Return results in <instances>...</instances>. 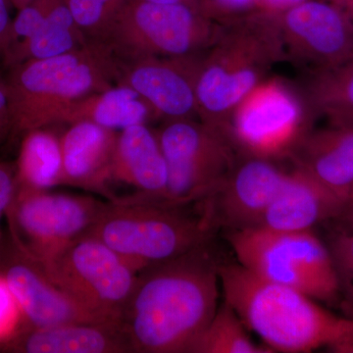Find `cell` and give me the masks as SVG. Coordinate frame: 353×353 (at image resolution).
I'll return each instance as SVG.
<instances>
[{"label": "cell", "mask_w": 353, "mask_h": 353, "mask_svg": "<svg viewBox=\"0 0 353 353\" xmlns=\"http://www.w3.org/2000/svg\"><path fill=\"white\" fill-rule=\"evenodd\" d=\"M206 248L139 271L118 323L132 352L190 353L219 307V264Z\"/></svg>", "instance_id": "1"}, {"label": "cell", "mask_w": 353, "mask_h": 353, "mask_svg": "<svg viewBox=\"0 0 353 353\" xmlns=\"http://www.w3.org/2000/svg\"><path fill=\"white\" fill-rule=\"evenodd\" d=\"M119 79L120 60L99 41L58 57L13 65L6 82L11 132L23 134L66 123L81 102L113 87Z\"/></svg>", "instance_id": "2"}, {"label": "cell", "mask_w": 353, "mask_h": 353, "mask_svg": "<svg viewBox=\"0 0 353 353\" xmlns=\"http://www.w3.org/2000/svg\"><path fill=\"white\" fill-rule=\"evenodd\" d=\"M225 303L272 352L307 353L327 348L350 324L321 303L271 282L240 263L219 265Z\"/></svg>", "instance_id": "3"}, {"label": "cell", "mask_w": 353, "mask_h": 353, "mask_svg": "<svg viewBox=\"0 0 353 353\" xmlns=\"http://www.w3.org/2000/svg\"><path fill=\"white\" fill-rule=\"evenodd\" d=\"M165 202H105L85 233L105 243L137 270L162 263L208 243L216 224L205 203L201 215ZM83 234V236H85Z\"/></svg>", "instance_id": "4"}, {"label": "cell", "mask_w": 353, "mask_h": 353, "mask_svg": "<svg viewBox=\"0 0 353 353\" xmlns=\"http://www.w3.org/2000/svg\"><path fill=\"white\" fill-rule=\"evenodd\" d=\"M275 26L267 16L252 17L216 37L212 51L197 64L196 112L203 124L219 129L226 115L256 87L277 54Z\"/></svg>", "instance_id": "5"}, {"label": "cell", "mask_w": 353, "mask_h": 353, "mask_svg": "<svg viewBox=\"0 0 353 353\" xmlns=\"http://www.w3.org/2000/svg\"><path fill=\"white\" fill-rule=\"evenodd\" d=\"M228 241L239 263L260 277L299 290L320 303L340 301L331 250L312 230L250 228L230 231Z\"/></svg>", "instance_id": "6"}, {"label": "cell", "mask_w": 353, "mask_h": 353, "mask_svg": "<svg viewBox=\"0 0 353 353\" xmlns=\"http://www.w3.org/2000/svg\"><path fill=\"white\" fill-rule=\"evenodd\" d=\"M210 19L196 6L128 0L104 34L118 59L190 58L216 39Z\"/></svg>", "instance_id": "7"}, {"label": "cell", "mask_w": 353, "mask_h": 353, "mask_svg": "<svg viewBox=\"0 0 353 353\" xmlns=\"http://www.w3.org/2000/svg\"><path fill=\"white\" fill-rule=\"evenodd\" d=\"M39 265L60 289L104 321L117 325L139 273L112 248L87 234Z\"/></svg>", "instance_id": "8"}, {"label": "cell", "mask_w": 353, "mask_h": 353, "mask_svg": "<svg viewBox=\"0 0 353 353\" xmlns=\"http://www.w3.org/2000/svg\"><path fill=\"white\" fill-rule=\"evenodd\" d=\"M168 168L165 203L189 205L215 196L233 171L221 130L189 119L172 120L157 136Z\"/></svg>", "instance_id": "9"}, {"label": "cell", "mask_w": 353, "mask_h": 353, "mask_svg": "<svg viewBox=\"0 0 353 353\" xmlns=\"http://www.w3.org/2000/svg\"><path fill=\"white\" fill-rule=\"evenodd\" d=\"M105 202L50 190H16L7 211L9 236L43 264L87 233Z\"/></svg>", "instance_id": "10"}, {"label": "cell", "mask_w": 353, "mask_h": 353, "mask_svg": "<svg viewBox=\"0 0 353 353\" xmlns=\"http://www.w3.org/2000/svg\"><path fill=\"white\" fill-rule=\"evenodd\" d=\"M241 103L233 134L252 157L268 159L294 152L309 134L301 108L280 85L252 90Z\"/></svg>", "instance_id": "11"}, {"label": "cell", "mask_w": 353, "mask_h": 353, "mask_svg": "<svg viewBox=\"0 0 353 353\" xmlns=\"http://www.w3.org/2000/svg\"><path fill=\"white\" fill-rule=\"evenodd\" d=\"M0 274L19 304L26 326L44 328L71 323H108L55 285L41 265L23 252L9 234L0 255Z\"/></svg>", "instance_id": "12"}, {"label": "cell", "mask_w": 353, "mask_h": 353, "mask_svg": "<svg viewBox=\"0 0 353 353\" xmlns=\"http://www.w3.org/2000/svg\"><path fill=\"white\" fill-rule=\"evenodd\" d=\"M281 30L303 59L323 71L353 54V22L340 6L304 0L285 10Z\"/></svg>", "instance_id": "13"}, {"label": "cell", "mask_w": 353, "mask_h": 353, "mask_svg": "<svg viewBox=\"0 0 353 353\" xmlns=\"http://www.w3.org/2000/svg\"><path fill=\"white\" fill-rule=\"evenodd\" d=\"M190 58L146 57L120 62L119 83L146 101L152 111L172 120L196 112L197 63Z\"/></svg>", "instance_id": "14"}, {"label": "cell", "mask_w": 353, "mask_h": 353, "mask_svg": "<svg viewBox=\"0 0 353 353\" xmlns=\"http://www.w3.org/2000/svg\"><path fill=\"white\" fill-rule=\"evenodd\" d=\"M287 176L268 159L252 157L208 199L215 223L220 220L230 231L259 227Z\"/></svg>", "instance_id": "15"}, {"label": "cell", "mask_w": 353, "mask_h": 353, "mask_svg": "<svg viewBox=\"0 0 353 353\" xmlns=\"http://www.w3.org/2000/svg\"><path fill=\"white\" fill-rule=\"evenodd\" d=\"M134 189V194L117 201L164 202L168 168L157 134L145 124L120 131L114 150L111 183Z\"/></svg>", "instance_id": "16"}, {"label": "cell", "mask_w": 353, "mask_h": 353, "mask_svg": "<svg viewBox=\"0 0 353 353\" xmlns=\"http://www.w3.org/2000/svg\"><path fill=\"white\" fill-rule=\"evenodd\" d=\"M118 134L90 122L71 123L60 137L63 185L79 188L113 201L111 167Z\"/></svg>", "instance_id": "17"}, {"label": "cell", "mask_w": 353, "mask_h": 353, "mask_svg": "<svg viewBox=\"0 0 353 353\" xmlns=\"http://www.w3.org/2000/svg\"><path fill=\"white\" fill-rule=\"evenodd\" d=\"M345 203L312 176L296 168L288 174L259 227L283 232L312 230L324 221L338 219Z\"/></svg>", "instance_id": "18"}, {"label": "cell", "mask_w": 353, "mask_h": 353, "mask_svg": "<svg viewBox=\"0 0 353 353\" xmlns=\"http://www.w3.org/2000/svg\"><path fill=\"white\" fill-rule=\"evenodd\" d=\"M13 353L132 352L119 325L110 323H71L34 328L25 326L0 347Z\"/></svg>", "instance_id": "19"}, {"label": "cell", "mask_w": 353, "mask_h": 353, "mask_svg": "<svg viewBox=\"0 0 353 353\" xmlns=\"http://www.w3.org/2000/svg\"><path fill=\"white\" fill-rule=\"evenodd\" d=\"M294 152L297 169L348 201L353 188V129L334 125L308 134Z\"/></svg>", "instance_id": "20"}, {"label": "cell", "mask_w": 353, "mask_h": 353, "mask_svg": "<svg viewBox=\"0 0 353 353\" xmlns=\"http://www.w3.org/2000/svg\"><path fill=\"white\" fill-rule=\"evenodd\" d=\"M15 178L16 190H50L63 185L59 137L46 128L23 134Z\"/></svg>", "instance_id": "21"}, {"label": "cell", "mask_w": 353, "mask_h": 353, "mask_svg": "<svg viewBox=\"0 0 353 353\" xmlns=\"http://www.w3.org/2000/svg\"><path fill=\"white\" fill-rule=\"evenodd\" d=\"M88 41L64 0H52L38 31L4 57L6 63L13 66L26 60L58 57L75 50Z\"/></svg>", "instance_id": "22"}, {"label": "cell", "mask_w": 353, "mask_h": 353, "mask_svg": "<svg viewBox=\"0 0 353 353\" xmlns=\"http://www.w3.org/2000/svg\"><path fill=\"white\" fill-rule=\"evenodd\" d=\"M152 109L131 87L117 83L88 97L70 114L66 123L90 121L106 129L117 131L145 124Z\"/></svg>", "instance_id": "23"}, {"label": "cell", "mask_w": 353, "mask_h": 353, "mask_svg": "<svg viewBox=\"0 0 353 353\" xmlns=\"http://www.w3.org/2000/svg\"><path fill=\"white\" fill-rule=\"evenodd\" d=\"M246 330L240 317L224 301L190 353H273L263 343L253 341Z\"/></svg>", "instance_id": "24"}, {"label": "cell", "mask_w": 353, "mask_h": 353, "mask_svg": "<svg viewBox=\"0 0 353 353\" xmlns=\"http://www.w3.org/2000/svg\"><path fill=\"white\" fill-rule=\"evenodd\" d=\"M316 103L331 116L334 125L353 119V54L323 71L314 87Z\"/></svg>", "instance_id": "25"}, {"label": "cell", "mask_w": 353, "mask_h": 353, "mask_svg": "<svg viewBox=\"0 0 353 353\" xmlns=\"http://www.w3.org/2000/svg\"><path fill=\"white\" fill-rule=\"evenodd\" d=\"M340 285V301L348 317L353 319V232L334 234L329 245Z\"/></svg>", "instance_id": "26"}, {"label": "cell", "mask_w": 353, "mask_h": 353, "mask_svg": "<svg viewBox=\"0 0 353 353\" xmlns=\"http://www.w3.org/2000/svg\"><path fill=\"white\" fill-rule=\"evenodd\" d=\"M52 0H34L27 6L20 9L15 20L12 21L8 48L4 55L24 43L31 38L46 19Z\"/></svg>", "instance_id": "27"}, {"label": "cell", "mask_w": 353, "mask_h": 353, "mask_svg": "<svg viewBox=\"0 0 353 353\" xmlns=\"http://www.w3.org/2000/svg\"><path fill=\"white\" fill-rule=\"evenodd\" d=\"M26 326L19 304L0 274V347L9 343Z\"/></svg>", "instance_id": "28"}, {"label": "cell", "mask_w": 353, "mask_h": 353, "mask_svg": "<svg viewBox=\"0 0 353 353\" xmlns=\"http://www.w3.org/2000/svg\"><path fill=\"white\" fill-rule=\"evenodd\" d=\"M16 194L15 166L0 162V255L6 248L7 236L2 231V219L12 203Z\"/></svg>", "instance_id": "29"}, {"label": "cell", "mask_w": 353, "mask_h": 353, "mask_svg": "<svg viewBox=\"0 0 353 353\" xmlns=\"http://www.w3.org/2000/svg\"><path fill=\"white\" fill-rule=\"evenodd\" d=\"M259 0H201L199 4V11L206 17L229 15L250 8Z\"/></svg>", "instance_id": "30"}, {"label": "cell", "mask_w": 353, "mask_h": 353, "mask_svg": "<svg viewBox=\"0 0 353 353\" xmlns=\"http://www.w3.org/2000/svg\"><path fill=\"white\" fill-rule=\"evenodd\" d=\"M11 132V113L6 82L0 81V141Z\"/></svg>", "instance_id": "31"}, {"label": "cell", "mask_w": 353, "mask_h": 353, "mask_svg": "<svg viewBox=\"0 0 353 353\" xmlns=\"http://www.w3.org/2000/svg\"><path fill=\"white\" fill-rule=\"evenodd\" d=\"M327 350L333 353H353V319H350L345 331L327 347Z\"/></svg>", "instance_id": "32"}, {"label": "cell", "mask_w": 353, "mask_h": 353, "mask_svg": "<svg viewBox=\"0 0 353 353\" xmlns=\"http://www.w3.org/2000/svg\"><path fill=\"white\" fill-rule=\"evenodd\" d=\"M12 21L9 17L7 0H0V52H6L8 48Z\"/></svg>", "instance_id": "33"}, {"label": "cell", "mask_w": 353, "mask_h": 353, "mask_svg": "<svg viewBox=\"0 0 353 353\" xmlns=\"http://www.w3.org/2000/svg\"><path fill=\"white\" fill-rule=\"evenodd\" d=\"M303 1L304 0H259L265 7L274 10H287Z\"/></svg>", "instance_id": "34"}, {"label": "cell", "mask_w": 353, "mask_h": 353, "mask_svg": "<svg viewBox=\"0 0 353 353\" xmlns=\"http://www.w3.org/2000/svg\"><path fill=\"white\" fill-rule=\"evenodd\" d=\"M338 219L345 225L347 231L353 232V196L348 199Z\"/></svg>", "instance_id": "35"}, {"label": "cell", "mask_w": 353, "mask_h": 353, "mask_svg": "<svg viewBox=\"0 0 353 353\" xmlns=\"http://www.w3.org/2000/svg\"><path fill=\"white\" fill-rule=\"evenodd\" d=\"M101 1L105 6L106 8L108 9L109 12H110L114 18L116 13L120 10L121 7L126 3L128 0H101Z\"/></svg>", "instance_id": "36"}, {"label": "cell", "mask_w": 353, "mask_h": 353, "mask_svg": "<svg viewBox=\"0 0 353 353\" xmlns=\"http://www.w3.org/2000/svg\"><path fill=\"white\" fill-rule=\"evenodd\" d=\"M143 1L154 2V3H164V4H189V6H196L199 8V2L201 0H143Z\"/></svg>", "instance_id": "37"}, {"label": "cell", "mask_w": 353, "mask_h": 353, "mask_svg": "<svg viewBox=\"0 0 353 353\" xmlns=\"http://www.w3.org/2000/svg\"><path fill=\"white\" fill-rule=\"evenodd\" d=\"M336 2H339V6L347 14L353 22V0H338Z\"/></svg>", "instance_id": "38"}, {"label": "cell", "mask_w": 353, "mask_h": 353, "mask_svg": "<svg viewBox=\"0 0 353 353\" xmlns=\"http://www.w3.org/2000/svg\"><path fill=\"white\" fill-rule=\"evenodd\" d=\"M8 1H10L18 10H20L23 7L27 6L28 4L31 3L34 0H8Z\"/></svg>", "instance_id": "39"}, {"label": "cell", "mask_w": 353, "mask_h": 353, "mask_svg": "<svg viewBox=\"0 0 353 353\" xmlns=\"http://www.w3.org/2000/svg\"><path fill=\"white\" fill-rule=\"evenodd\" d=\"M352 196H353V188H352V194H350V197H352Z\"/></svg>", "instance_id": "40"}, {"label": "cell", "mask_w": 353, "mask_h": 353, "mask_svg": "<svg viewBox=\"0 0 353 353\" xmlns=\"http://www.w3.org/2000/svg\"><path fill=\"white\" fill-rule=\"evenodd\" d=\"M336 1H338V0H336Z\"/></svg>", "instance_id": "41"}]
</instances>
